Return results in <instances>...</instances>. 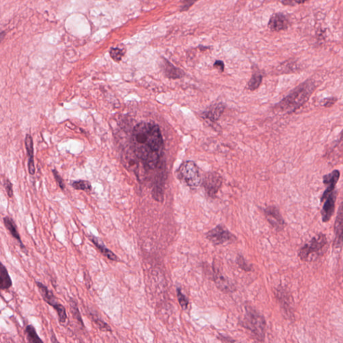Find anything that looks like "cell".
Returning a JSON list of instances; mask_svg holds the SVG:
<instances>
[{"instance_id":"cell-1","label":"cell","mask_w":343,"mask_h":343,"mask_svg":"<svg viewBox=\"0 0 343 343\" xmlns=\"http://www.w3.org/2000/svg\"><path fill=\"white\" fill-rule=\"evenodd\" d=\"M133 151L136 157L149 169L157 167L164 149V141L158 125L149 122H141L133 130Z\"/></svg>"},{"instance_id":"cell-2","label":"cell","mask_w":343,"mask_h":343,"mask_svg":"<svg viewBox=\"0 0 343 343\" xmlns=\"http://www.w3.org/2000/svg\"><path fill=\"white\" fill-rule=\"evenodd\" d=\"M316 88L315 81L313 79H308L294 88L278 103V110L285 114L294 113L309 101Z\"/></svg>"},{"instance_id":"cell-3","label":"cell","mask_w":343,"mask_h":343,"mask_svg":"<svg viewBox=\"0 0 343 343\" xmlns=\"http://www.w3.org/2000/svg\"><path fill=\"white\" fill-rule=\"evenodd\" d=\"M241 324L250 332L254 339L258 341H264L266 322L263 315L252 306H245V314Z\"/></svg>"},{"instance_id":"cell-4","label":"cell","mask_w":343,"mask_h":343,"mask_svg":"<svg viewBox=\"0 0 343 343\" xmlns=\"http://www.w3.org/2000/svg\"><path fill=\"white\" fill-rule=\"evenodd\" d=\"M327 239L325 235L320 233L315 235L309 243L304 245L299 251L298 256L302 261L306 262L314 261L321 257L325 252Z\"/></svg>"},{"instance_id":"cell-5","label":"cell","mask_w":343,"mask_h":343,"mask_svg":"<svg viewBox=\"0 0 343 343\" xmlns=\"http://www.w3.org/2000/svg\"><path fill=\"white\" fill-rule=\"evenodd\" d=\"M36 285L44 301L56 311L58 314L59 322L62 324H65L68 318L66 308L58 302L53 291L51 290L47 286L38 281H36Z\"/></svg>"},{"instance_id":"cell-6","label":"cell","mask_w":343,"mask_h":343,"mask_svg":"<svg viewBox=\"0 0 343 343\" xmlns=\"http://www.w3.org/2000/svg\"><path fill=\"white\" fill-rule=\"evenodd\" d=\"M179 178L185 182L186 185L195 189L200 185L201 178L198 167L193 161H186L179 168Z\"/></svg>"},{"instance_id":"cell-7","label":"cell","mask_w":343,"mask_h":343,"mask_svg":"<svg viewBox=\"0 0 343 343\" xmlns=\"http://www.w3.org/2000/svg\"><path fill=\"white\" fill-rule=\"evenodd\" d=\"M206 237L215 245H222L223 243L233 241L235 235L230 233L222 226H218L208 231L206 234Z\"/></svg>"},{"instance_id":"cell-8","label":"cell","mask_w":343,"mask_h":343,"mask_svg":"<svg viewBox=\"0 0 343 343\" xmlns=\"http://www.w3.org/2000/svg\"><path fill=\"white\" fill-rule=\"evenodd\" d=\"M202 185L208 196L211 198H215L219 189L222 185V178L218 173H207L204 177Z\"/></svg>"},{"instance_id":"cell-9","label":"cell","mask_w":343,"mask_h":343,"mask_svg":"<svg viewBox=\"0 0 343 343\" xmlns=\"http://www.w3.org/2000/svg\"><path fill=\"white\" fill-rule=\"evenodd\" d=\"M337 191L324 194L322 195L321 202H324L321 211L322 218L323 222H328L333 215L335 208V202L337 199Z\"/></svg>"},{"instance_id":"cell-10","label":"cell","mask_w":343,"mask_h":343,"mask_svg":"<svg viewBox=\"0 0 343 343\" xmlns=\"http://www.w3.org/2000/svg\"><path fill=\"white\" fill-rule=\"evenodd\" d=\"M290 21L288 16L284 13H275L271 16L268 22V28L272 32H280L288 29Z\"/></svg>"},{"instance_id":"cell-11","label":"cell","mask_w":343,"mask_h":343,"mask_svg":"<svg viewBox=\"0 0 343 343\" xmlns=\"http://www.w3.org/2000/svg\"><path fill=\"white\" fill-rule=\"evenodd\" d=\"M265 215L267 221L275 229L281 230L285 228V221L276 206H269L265 208Z\"/></svg>"},{"instance_id":"cell-12","label":"cell","mask_w":343,"mask_h":343,"mask_svg":"<svg viewBox=\"0 0 343 343\" xmlns=\"http://www.w3.org/2000/svg\"><path fill=\"white\" fill-rule=\"evenodd\" d=\"M213 278L217 288L220 289L223 292L228 294V293L233 292L235 290L236 288L233 284L230 283L229 280L218 269L217 270L213 269Z\"/></svg>"},{"instance_id":"cell-13","label":"cell","mask_w":343,"mask_h":343,"mask_svg":"<svg viewBox=\"0 0 343 343\" xmlns=\"http://www.w3.org/2000/svg\"><path fill=\"white\" fill-rule=\"evenodd\" d=\"M3 224H4L5 228L8 230L9 233H10L12 237L16 239V240L18 241V243H19L22 252H23L24 254H25L26 255H29L27 249L26 248L25 245L22 243L21 236L20 235L18 227L16 226L15 221L13 220V219L11 218V217L5 216V217L3 218Z\"/></svg>"},{"instance_id":"cell-14","label":"cell","mask_w":343,"mask_h":343,"mask_svg":"<svg viewBox=\"0 0 343 343\" xmlns=\"http://www.w3.org/2000/svg\"><path fill=\"white\" fill-rule=\"evenodd\" d=\"M335 248H341L343 245V203L339 207L335 224Z\"/></svg>"},{"instance_id":"cell-15","label":"cell","mask_w":343,"mask_h":343,"mask_svg":"<svg viewBox=\"0 0 343 343\" xmlns=\"http://www.w3.org/2000/svg\"><path fill=\"white\" fill-rule=\"evenodd\" d=\"M88 238H89L90 241L93 243V244L95 245V248L100 252L103 256H105V257L108 258L111 261H115V262L119 261V257L112 250L107 248L106 245L103 243V241H101L98 237L91 235L88 236Z\"/></svg>"},{"instance_id":"cell-16","label":"cell","mask_w":343,"mask_h":343,"mask_svg":"<svg viewBox=\"0 0 343 343\" xmlns=\"http://www.w3.org/2000/svg\"><path fill=\"white\" fill-rule=\"evenodd\" d=\"M162 69L167 78L176 79L182 78L184 76V72L172 64L167 59L163 58Z\"/></svg>"},{"instance_id":"cell-17","label":"cell","mask_w":343,"mask_h":343,"mask_svg":"<svg viewBox=\"0 0 343 343\" xmlns=\"http://www.w3.org/2000/svg\"><path fill=\"white\" fill-rule=\"evenodd\" d=\"M225 109H226V106L222 103H217V104L213 105L208 108L207 110H206L202 114V116L208 120L215 122V121H218L219 118L222 115Z\"/></svg>"},{"instance_id":"cell-18","label":"cell","mask_w":343,"mask_h":343,"mask_svg":"<svg viewBox=\"0 0 343 343\" xmlns=\"http://www.w3.org/2000/svg\"><path fill=\"white\" fill-rule=\"evenodd\" d=\"M339 178H340V172L338 170H335L329 174L324 175L323 183L325 184L326 188L324 193H330L335 191Z\"/></svg>"},{"instance_id":"cell-19","label":"cell","mask_w":343,"mask_h":343,"mask_svg":"<svg viewBox=\"0 0 343 343\" xmlns=\"http://www.w3.org/2000/svg\"><path fill=\"white\" fill-rule=\"evenodd\" d=\"M26 148H27V155L29 156V162H28V167L29 174L34 175L35 174V166L34 162V147H33L32 138L30 135L27 134L25 139Z\"/></svg>"},{"instance_id":"cell-20","label":"cell","mask_w":343,"mask_h":343,"mask_svg":"<svg viewBox=\"0 0 343 343\" xmlns=\"http://www.w3.org/2000/svg\"><path fill=\"white\" fill-rule=\"evenodd\" d=\"M13 282L6 267L1 263L0 267V289L7 290L12 286Z\"/></svg>"},{"instance_id":"cell-21","label":"cell","mask_w":343,"mask_h":343,"mask_svg":"<svg viewBox=\"0 0 343 343\" xmlns=\"http://www.w3.org/2000/svg\"><path fill=\"white\" fill-rule=\"evenodd\" d=\"M69 304L70 307H71V314H73V318L77 320L81 327L84 328V320H83L80 311H79L78 304H77L76 300L74 299L73 298H70Z\"/></svg>"},{"instance_id":"cell-22","label":"cell","mask_w":343,"mask_h":343,"mask_svg":"<svg viewBox=\"0 0 343 343\" xmlns=\"http://www.w3.org/2000/svg\"><path fill=\"white\" fill-rule=\"evenodd\" d=\"M25 333L26 335H27V340L29 343H43V341L38 336V334L36 333V329L32 324H29L26 327Z\"/></svg>"},{"instance_id":"cell-23","label":"cell","mask_w":343,"mask_h":343,"mask_svg":"<svg viewBox=\"0 0 343 343\" xmlns=\"http://www.w3.org/2000/svg\"><path fill=\"white\" fill-rule=\"evenodd\" d=\"M263 76L259 71H254L253 73L252 78L249 81L248 87L251 91H254L257 89L261 84Z\"/></svg>"},{"instance_id":"cell-24","label":"cell","mask_w":343,"mask_h":343,"mask_svg":"<svg viewBox=\"0 0 343 343\" xmlns=\"http://www.w3.org/2000/svg\"><path fill=\"white\" fill-rule=\"evenodd\" d=\"M287 294L284 289H278L277 296L278 300H280V303L283 309L286 312L287 314H289L290 309L289 306L290 305V302L288 301V297L286 296Z\"/></svg>"},{"instance_id":"cell-25","label":"cell","mask_w":343,"mask_h":343,"mask_svg":"<svg viewBox=\"0 0 343 343\" xmlns=\"http://www.w3.org/2000/svg\"><path fill=\"white\" fill-rule=\"evenodd\" d=\"M72 186L75 190L79 191H84L86 192H91L92 190L91 184L86 180H77L72 183Z\"/></svg>"},{"instance_id":"cell-26","label":"cell","mask_w":343,"mask_h":343,"mask_svg":"<svg viewBox=\"0 0 343 343\" xmlns=\"http://www.w3.org/2000/svg\"><path fill=\"white\" fill-rule=\"evenodd\" d=\"M92 320H93V321L94 322V323L95 324V325L97 326V327L98 328L100 331H103V332H112V328H111V326L109 325L108 323H106V322L104 321V320H102V319L99 318L98 316H93V315H92Z\"/></svg>"},{"instance_id":"cell-27","label":"cell","mask_w":343,"mask_h":343,"mask_svg":"<svg viewBox=\"0 0 343 343\" xmlns=\"http://www.w3.org/2000/svg\"><path fill=\"white\" fill-rule=\"evenodd\" d=\"M110 53L111 57L114 61L119 62L121 61L123 57L124 56L125 51H123V49H120L119 48H112Z\"/></svg>"},{"instance_id":"cell-28","label":"cell","mask_w":343,"mask_h":343,"mask_svg":"<svg viewBox=\"0 0 343 343\" xmlns=\"http://www.w3.org/2000/svg\"><path fill=\"white\" fill-rule=\"evenodd\" d=\"M236 262H237V264L239 265L241 270H244L245 272H251L252 270V267L247 262L246 260L245 259V258L242 256L238 255Z\"/></svg>"},{"instance_id":"cell-29","label":"cell","mask_w":343,"mask_h":343,"mask_svg":"<svg viewBox=\"0 0 343 343\" xmlns=\"http://www.w3.org/2000/svg\"><path fill=\"white\" fill-rule=\"evenodd\" d=\"M177 297H178L179 304L181 306L182 309H186L189 306V301H188L185 295L182 294L181 289H177Z\"/></svg>"},{"instance_id":"cell-30","label":"cell","mask_w":343,"mask_h":343,"mask_svg":"<svg viewBox=\"0 0 343 343\" xmlns=\"http://www.w3.org/2000/svg\"><path fill=\"white\" fill-rule=\"evenodd\" d=\"M199 0H180V3H181V5H180V10L181 12H184V11H188L189 10L190 7L193 6L197 1Z\"/></svg>"},{"instance_id":"cell-31","label":"cell","mask_w":343,"mask_h":343,"mask_svg":"<svg viewBox=\"0 0 343 343\" xmlns=\"http://www.w3.org/2000/svg\"><path fill=\"white\" fill-rule=\"evenodd\" d=\"M309 0H281V3L285 5L288 6H295V5L303 4Z\"/></svg>"},{"instance_id":"cell-32","label":"cell","mask_w":343,"mask_h":343,"mask_svg":"<svg viewBox=\"0 0 343 343\" xmlns=\"http://www.w3.org/2000/svg\"><path fill=\"white\" fill-rule=\"evenodd\" d=\"M337 100L338 99L336 97H328V98L324 99V100L322 101V106H324V108H331L336 103Z\"/></svg>"},{"instance_id":"cell-33","label":"cell","mask_w":343,"mask_h":343,"mask_svg":"<svg viewBox=\"0 0 343 343\" xmlns=\"http://www.w3.org/2000/svg\"><path fill=\"white\" fill-rule=\"evenodd\" d=\"M4 187L8 197L10 198H12L13 195H14V191H13L12 184L11 183L8 179H5L4 180Z\"/></svg>"},{"instance_id":"cell-34","label":"cell","mask_w":343,"mask_h":343,"mask_svg":"<svg viewBox=\"0 0 343 343\" xmlns=\"http://www.w3.org/2000/svg\"><path fill=\"white\" fill-rule=\"evenodd\" d=\"M53 175H54L55 180L57 183H58L59 187L62 190H64L65 189V185H64L63 180L60 176V175L58 174V172L56 170L54 169L53 171Z\"/></svg>"},{"instance_id":"cell-35","label":"cell","mask_w":343,"mask_h":343,"mask_svg":"<svg viewBox=\"0 0 343 343\" xmlns=\"http://www.w3.org/2000/svg\"><path fill=\"white\" fill-rule=\"evenodd\" d=\"M214 67L219 70L221 72H223L225 69L224 62H223L222 60H217V61H215V64H214Z\"/></svg>"},{"instance_id":"cell-36","label":"cell","mask_w":343,"mask_h":343,"mask_svg":"<svg viewBox=\"0 0 343 343\" xmlns=\"http://www.w3.org/2000/svg\"><path fill=\"white\" fill-rule=\"evenodd\" d=\"M51 341L53 343H58V341L57 339L56 335H55L53 331L51 332Z\"/></svg>"},{"instance_id":"cell-37","label":"cell","mask_w":343,"mask_h":343,"mask_svg":"<svg viewBox=\"0 0 343 343\" xmlns=\"http://www.w3.org/2000/svg\"><path fill=\"white\" fill-rule=\"evenodd\" d=\"M340 139H339V142L341 141H343V130L342 131V132L341 133L340 136Z\"/></svg>"}]
</instances>
